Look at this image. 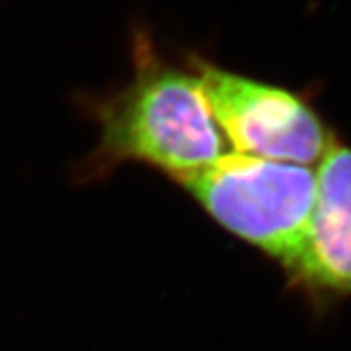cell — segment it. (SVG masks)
I'll return each mask as SVG.
<instances>
[{"label":"cell","mask_w":351,"mask_h":351,"mask_svg":"<svg viewBox=\"0 0 351 351\" xmlns=\"http://www.w3.org/2000/svg\"><path fill=\"white\" fill-rule=\"evenodd\" d=\"M178 182L226 230L287 269L297 262L316 205V174L311 168L225 152Z\"/></svg>","instance_id":"cell-2"},{"label":"cell","mask_w":351,"mask_h":351,"mask_svg":"<svg viewBox=\"0 0 351 351\" xmlns=\"http://www.w3.org/2000/svg\"><path fill=\"white\" fill-rule=\"evenodd\" d=\"M201 90L219 131L234 152L313 164L326 152V129L306 101L283 88L201 64Z\"/></svg>","instance_id":"cell-3"},{"label":"cell","mask_w":351,"mask_h":351,"mask_svg":"<svg viewBox=\"0 0 351 351\" xmlns=\"http://www.w3.org/2000/svg\"><path fill=\"white\" fill-rule=\"evenodd\" d=\"M289 271L308 287L351 293V149L334 138L316 174L308 237Z\"/></svg>","instance_id":"cell-4"},{"label":"cell","mask_w":351,"mask_h":351,"mask_svg":"<svg viewBox=\"0 0 351 351\" xmlns=\"http://www.w3.org/2000/svg\"><path fill=\"white\" fill-rule=\"evenodd\" d=\"M137 55L133 82L100 110L104 160H143L178 180L225 154L199 76L160 63L147 45Z\"/></svg>","instance_id":"cell-1"}]
</instances>
